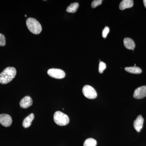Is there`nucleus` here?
I'll use <instances>...</instances> for the list:
<instances>
[{
  "label": "nucleus",
  "mask_w": 146,
  "mask_h": 146,
  "mask_svg": "<svg viewBox=\"0 0 146 146\" xmlns=\"http://www.w3.org/2000/svg\"><path fill=\"white\" fill-rule=\"evenodd\" d=\"M34 119V115L33 113L29 115L27 117L24 119L23 121V125L24 127L27 128L31 125L32 122Z\"/></svg>",
  "instance_id": "obj_12"
},
{
  "label": "nucleus",
  "mask_w": 146,
  "mask_h": 146,
  "mask_svg": "<svg viewBox=\"0 0 146 146\" xmlns=\"http://www.w3.org/2000/svg\"><path fill=\"white\" fill-rule=\"evenodd\" d=\"M12 122V118L10 115L6 114L0 115V123L2 125L8 127L11 125Z\"/></svg>",
  "instance_id": "obj_7"
},
{
  "label": "nucleus",
  "mask_w": 146,
  "mask_h": 146,
  "mask_svg": "<svg viewBox=\"0 0 146 146\" xmlns=\"http://www.w3.org/2000/svg\"><path fill=\"white\" fill-rule=\"evenodd\" d=\"M110 31L109 28L108 27H106L104 29L102 33V35L104 38H106Z\"/></svg>",
  "instance_id": "obj_19"
},
{
  "label": "nucleus",
  "mask_w": 146,
  "mask_h": 146,
  "mask_svg": "<svg viewBox=\"0 0 146 146\" xmlns=\"http://www.w3.org/2000/svg\"><path fill=\"white\" fill-rule=\"evenodd\" d=\"M97 141L93 138L86 139L84 143L83 146H96Z\"/></svg>",
  "instance_id": "obj_15"
},
{
  "label": "nucleus",
  "mask_w": 146,
  "mask_h": 146,
  "mask_svg": "<svg viewBox=\"0 0 146 146\" xmlns=\"http://www.w3.org/2000/svg\"><path fill=\"white\" fill-rule=\"evenodd\" d=\"M54 120L56 124L59 126H65L68 125L70 119L68 115L60 111H56L54 115Z\"/></svg>",
  "instance_id": "obj_3"
},
{
  "label": "nucleus",
  "mask_w": 146,
  "mask_h": 146,
  "mask_svg": "<svg viewBox=\"0 0 146 146\" xmlns=\"http://www.w3.org/2000/svg\"><path fill=\"white\" fill-rule=\"evenodd\" d=\"M143 3L144 5H145V7L146 8V0H144Z\"/></svg>",
  "instance_id": "obj_20"
},
{
  "label": "nucleus",
  "mask_w": 146,
  "mask_h": 146,
  "mask_svg": "<svg viewBox=\"0 0 146 146\" xmlns=\"http://www.w3.org/2000/svg\"><path fill=\"white\" fill-rule=\"evenodd\" d=\"M25 17H27V15H25Z\"/></svg>",
  "instance_id": "obj_21"
},
{
  "label": "nucleus",
  "mask_w": 146,
  "mask_h": 146,
  "mask_svg": "<svg viewBox=\"0 0 146 146\" xmlns=\"http://www.w3.org/2000/svg\"><path fill=\"white\" fill-rule=\"evenodd\" d=\"M50 76L56 79H63L65 76V73L63 70L56 68H52L48 70L47 72Z\"/></svg>",
  "instance_id": "obj_5"
},
{
  "label": "nucleus",
  "mask_w": 146,
  "mask_h": 146,
  "mask_svg": "<svg viewBox=\"0 0 146 146\" xmlns=\"http://www.w3.org/2000/svg\"><path fill=\"white\" fill-rule=\"evenodd\" d=\"M133 5V1L132 0H123L120 3L119 9L123 10L126 9L130 8Z\"/></svg>",
  "instance_id": "obj_11"
},
{
  "label": "nucleus",
  "mask_w": 146,
  "mask_h": 146,
  "mask_svg": "<svg viewBox=\"0 0 146 146\" xmlns=\"http://www.w3.org/2000/svg\"><path fill=\"white\" fill-rule=\"evenodd\" d=\"M79 5L78 3L75 2L71 4L69 7H67L66 11L68 13H74L76 12L78 9Z\"/></svg>",
  "instance_id": "obj_14"
},
{
  "label": "nucleus",
  "mask_w": 146,
  "mask_h": 146,
  "mask_svg": "<svg viewBox=\"0 0 146 146\" xmlns=\"http://www.w3.org/2000/svg\"><path fill=\"white\" fill-rule=\"evenodd\" d=\"M133 96L137 99H141L146 96V86H140L134 91Z\"/></svg>",
  "instance_id": "obj_6"
},
{
  "label": "nucleus",
  "mask_w": 146,
  "mask_h": 146,
  "mask_svg": "<svg viewBox=\"0 0 146 146\" xmlns=\"http://www.w3.org/2000/svg\"><path fill=\"white\" fill-rule=\"evenodd\" d=\"M6 45V39L5 36L3 35L0 33V46H4Z\"/></svg>",
  "instance_id": "obj_17"
},
{
  "label": "nucleus",
  "mask_w": 146,
  "mask_h": 146,
  "mask_svg": "<svg viewBox=\"0 0 146 146\" xmlns=\"http://www.w3.org/2000/svg\"><path fill=\"white\" fill-rule=\"evenodd\" d=\"M82 93L84 96L89 99H94L97 97L96 90L90 85H86L84 86Z\"/></svg>",
  "instance_id": "obj_4"
},
{
  "label": "nucleus",
  "mask_w": 146,
  "mask_h": 146,
  "mask_svg": "<svg viewBox=\"0 0 146 146\" xmlns=\"http://www.w3.org/2000/svg\"><path fill=\"white\" fill-rule=\"evenodd\" d=\"M33 104V100L29 96H27L23 98L21 100L20 102V105L22 108H28L30 107Z\"/></svg>",
  "instance_id": "obj_9"
},
{
  "label": "nucleus",
  "mask_w": 146,
  "mask_h": 146,
  "mask_svg": "<svg viewBox=\"0 0 146 146\" xmlns=\"http://www.w3.org/2000/svg\"><path fill=\"white\" fill-rule=\"evenodd\" d=\"M125 70L128 72L133 74H140L142 73V70L140 68L136 66L134 67H126Z\"/></svg>",
  "instance_id": "obj_13"
},
{
  "label": "nucleus",
  "mask_w": 146,
  "mask_h": 146,
  "mask_svg": "<svg viewBox=\"0 0 146 146\" xmlns=\"http://www.w3.org/2000/svg\"><path fill=\"white\" fill-rule=\"evenodd\" d=\"M144 121V118L141 115H139L133 122V127L137 132L141 131L143 127Z\"/></svg>",
  "instance_id": "obj_8"
},
{
  "label": "nucleus",
  "mask_w": 146,
  "mask_h": 146,
  "mask_svg": "<svg viewBox=\"0 0 146 146\" xmlns=\"http://www.w3.org/2000/svg\"><path fill=\"white\" fill-rule=\"evenodd\" d=\"M27 27L31 32L33 34H40L42 31V28L41 24L39 21L34 18H28L26 21Z\"/></svg>",
  "instance_id": "obj_2"
},
{
  "label": "nucleus",
  "mask_w": 146,
  "mask_h": 146,
  "mask_svg": "<svg viewBox=\"0 0 146 146\" xmlns=\"http://www.w3.org/2000/svg\"><path fill=\"white\" fill-rule=\"evenodd\" d=\"M102 0H95V1H94L91 4V7H92V8H96L98 6L102 4Z\"/></svg>",
  "instance_id": "obj_18"
},
{
  "label": "nucleus",
  "mask_w": 146,
  "mask_h": 146,
  "mask_svg": "<svg viewBox=\"0 0 146 146\" xmlns=\"http://www.w3.org/2000/svg\"><path fill=\"white\" fill-rule=\"evenodd\" d=\"M16 74V69L13 67H7L0 74V83L7 84L12 81Z\"/></svg>",
  "instance_id": "obj_1"
},
{
  "label": "nucleus",
  "mask_w": 146,
  "mask_h": 146,
  "mask_svg": "<svg viewBox=\"0 0 146 146\" xmlns=\"http://www.w3.org/2000/svg\"><path fill=\"white\" fill-rule=\"evenodd\" d=\"M124 45L127 49L133 50L135 48V44L134 41L130 38L126 37L123 40Z\"/></svg>",
  "instance_id": "obj_10"
},
{
  "label": "nucleus",
  "mask_w": 146,
  "mask_h": 146,
  "mask_svg": "<svg viewBox=\"0 0 146 146\" xmlns=\"http://www.w3.org/2000/svg\"><path fill=\"white\" fill-rule=\"evenodd\" d=\"M106 65L105 63L104 62L100 61L99 64V72L100 73L102 74L103 72L106 69Z\"/></svg>",
  "instance_id": "obj_16"
}]
</instances>
